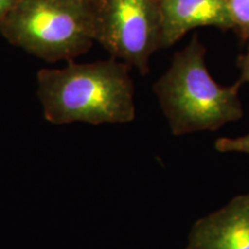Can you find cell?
<instances>
[{
    "label": "cell",
    "instance_id": "obj_2",
    "mask_svg": "<svg viewBox=\"0 0 249 249\" xmlns=\"http://www.w3.org/2000/svg\"><path fill=\"white\" fill-rule=\"evenodd\" d=\"M241 83L220 86L205 64V48L197 36L174 54L154 90L173 135L217 130L244 117L239 97Z\"/></svg>",
    "mask_w": 249,
    "mask_h": 249
},
{
    "label": "cell",
    "instance_id": "obj_8",
    "mask_svg": "<svg viewBox=\"0 0 249 249\" xmlns=\"http://www.w3.org/2000/svg\"><path fill=\"white\" fill-rule=\"evenodd\" d=\"M219 152H242L249 155V133L238 138H220L214 143Z\"/></svg>",
    "mask_w": 249,
    "mask_h": 249
},
{
    "label": "cell",
    "instance_id": "obj_7",
    "mask_svg": "<svg viewBox=\"0 0 249 249\" xmlns=\"http://www.w3.org/2000/svg\"><path fill=\"white\" fill-rule=\"evenodd\" d=\"M233 29L249 44V0H226Z\"/></svg>",
    "mask_w": 249,
    "mask_h": 249
},
{
    "label": "cell",
    "instance_id": "obj_9",
    "mask_svg": "<svg viewBox=\"0 0 249 249\" xmlns=\"http://www.w3.org/2000/svg\"><path fill=\"white\" fill-rule=\"evenodd\" d=\"M238 67L239 70H240L241 74L239 82H240L241 85L245 82H249V44L247 52L238 58Z\"/></svg>",
    "mask_w": 249,
    "mask_h": 249
},
{
    "label": "cell",
    "instance_id": "obj_3",
    "mask_svg": "<svg viewBox=\"0 0 249 249\" xmlns=\"http://www.w3.org/2000/svg\"><path fill=\"white\" fill-rule=\"evenodd\" d=\"M0 29L12 44L37 57L71 59L96 39V7L87 0H18Z\"/></svg>",
    "mask_w": 249,
    "mask_h": 249
},
{
    "label": "cell",
    "instance_id": "obj_10",
    "mask_svg": "<svg viewBox=\"0 0 249 249\" xmlns=\"http://www.w3.org/2000/svg\"><path fill=\"white\" fill-rule=\"evenodd\" d=\"M18 0H0V22L2 21Z\"/></svg>",
    "mask_w": 249,
    "mask_h": 249
},
{
    "label": "cell",
    "instance_id": "obj_11",
    "mask_svg": "<svg viewBox=\"0 0 249 249\" xmlns=\"http://www.w3.org/2000/svg\"><path fill=\"white\" fill-rule=\"evenodd\" d=\"M87 1H91V2H93V1H96V2H97V1H98V0H87Z\"/></svg>",
    "mask_w": 249,
    "mask_h": 249
},
{
    "label": "cell",
    "instance_id": "obj_5",
    "mask_svg": "<svg viewBox=\"0 0 249 249\" xmlns=\"http://www.w3.org/2000/svg\"><path fill=\"white\" fill-rule=\"evenodd\" d=\"M186 249H249V193L196 220Z\"/></svg>",
    "mask_w": 249,
    "mask_h": 249
},
{
    "label": "cell",
    "instance_id": "obj_6",
    "mask_svg": "<svg viewBox=\"0 0 249 249\" xmlns=\"http://www.w3.org/2000/svg\"><path fill=\"white\" fill-rule=\"evenodd\" d=\"M160 46L169 48L189 30L198 27L233 29L226 0H160Z\"/></svg>",
    "mask_w": 249,
    "mask_h": 249
},
{
    "label": "cell",
    "instance_id": "obj_4",
    "mask_svg": "<svg viewBox=\"0 0 249 249\" xmlns=\"http://www.w3.org/2000/svg\"><path fill=\"white\" fill-rule=\"evenodd\" d=\"M96 20V39L116 58L147 73L161 43L160 0H98Z\"/></svg>",
    "mask_w": 249,
    "mask_h": 249
},
{
    "label": "cell",
    "instance_id": "obj_1",
    "mask_svg": "<svg viewBox=\"0 0 249 249\" xmlns=\"http://www.w3.org/2000/svg\"><path fill=\"white\" fill-rule=\"evenodd\" d=\"M37 81L44 116L52 124H121L135 118L134 86L126 62L112 59L43 68Z\"/></svg>",
    "mask_w": 249,
    "mask_h": 249
}]
</instances>
